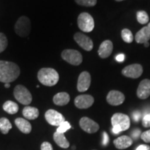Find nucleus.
Returning <instances> with one entry per match:
<instances>
[{"label":"nucleus","instance_id":"nucleus-30","mask_svg":"<svg viewBox=\"0 0 150 150\" xmlns=\"http://www.w3.org/2000/svg\"><path fill=\"white\" fill-rule=\"evenodd\" d=\"M142 126L144 127H150V113H148L144 116L142 121Z\"/></svg>","mask_w":150,"mask_h":150},{"label":"nucleus","instance_id":"nucleus-31","mask_svg":"<svg viewBox=\"0 0 150 150\" xmlns=\"http://www.w3.org/2000/svg\"><path fill=\"white\" fill-rule=\"evenodd\" d=\"M141 138L143 141H145L147 143L150 142V130L146 131L141 134Z\"/></svg>","mask_w":150,"mask_h":150},{"label":"nucleus","instance_id":"nucleus-2","mask_svg":"<svg viewBox=\"0 0 150 150\" xmlns=\"http://www.w3.org/2000/svg\"><path fill=\"white\" fill-rule=\"evenodd\" d=\"M38 79L42 85L54 86L59 80V75L54 69L42 68L38 72Z\"/></svg>","mask_w":150,"mask_h":150},{"label":"nucleus","instance_id":"nucleus-32","mask_svg":"<svg viewBox=\"0 0 150 150\" xmlns=\"http://www.w3.org/2000/svg\"><path fill=\"white\" fill-rule=\"evenodd\" d=\"M41 150H53V147L50 142H42L40 147Z\"/></svg>","mask_w":150,"mask_h":150},{"label":"nucleus","instance_id":"nucleus-26","mask_svg":"<svg viewBox=\"0 0 150 150\" xmlns=\"http://www.w3.org/2000/svg\"><path fill=\"white\" fill-rule=\"evenodd\" d=\"M136 18L138 22L142 24H145L149 22V16H148V14L144 11H138L136 14Z\"/></svg>","mask_w":150,"mask_h":150},{"label":"nucleus","instance_id":"nucleus-20","mask_svg":"<svg viewBox=\"0 0 150 150\" xmlns=\"http://www.w3.org/2000/svg\"><path fill=\"white\" fill-rule=\"evenodd\" d=\"M15 124L17 127L24 134H28L31 131V125L27 120L18 117L15 120Z\"/></svg>","mask_w":150,"mask_h":150},{"label":"nucleus","instance_id":"nucleus-39","mask_svg":"<svg viewBox=\"0 0 150 150\" xmlns=\"http://www.w3.org/2000/svg\"><path fill=\"white\" fill-rule=\"evenodd\" d=\"M144 45H145V47H149V43L148 42H146L144 43Z\"/></svg>","mask_w":150,"mask_h":150},{"label":"nucleus","instance_id":"nucleus-15","mask_svg":"<svg viewBox=\"0 0 150 150\" xmlns=\"http://www.w3.org/2000/svg\"><path fill=\"white\" fill-rule=\"evenodd\" d=\"M137 96L141 99H145L150 96L149 79H144L140 82L137 89Z\"/></svg>","mask_w":150,"mask_h":150},{"label":"nucleus","instance_id":"nucleus-7","mask_svg":"<svg viewBox=\"0 0 150 150\" xmlns=\"http://www.w3.org/2000/svg\"><path fill=\"white\" fill-rule=\"evenodd\" d=\"M61 57L64 61L72 65H80L83 61L81 54L77 50H64L61 53Z\"/></svg>","mask_w":150,"mask_h":150},{"label":"nucleus","instance_id":"nucleus-27","mask_svg":"<svg viewBox=\"0 0 150 150\" xmlns=\"http://www.w3.org/2000/svg\"><path fill=\"white\" fill-rule=\"evenodd\" d=\"M71 128L70 124L68 122L65 121L63 123H61V125L58 127L57 129H56V132L61 133V134H64L65 132H66L67 130H69Z\"/></svg>","mask_w":150,"mask_h":150},{"label":"nucleus","instance_id":"nucleus-37","mask_svg":"<svg viewBox=\"0 0 150 150\" xmlns=\"http://www.w3.org/2000/svg\"><path fill=\"white\" fill-rule=\"evenodd\" d=\"M140 131L139 130V129H136V130H135L134 132H133L132 136L134 137V138H137L138 136H140Z\"/></svg>","mask_w":150,"mask_h":150},{"label":"nucleus","instance_id":"nucleus-34","mask_svg":"<svg viewBox=\"0 0 150 150\" xmlns=\"http://www.w3.org/2000/svg\"><path fill=\"white\" fill-rule=\"evenodd\" d=\"M136 150H150V147L147 145H141L138 146Z\"/></svg>","mask_w":150,"mask_h":150},{"label":"nucleus","instance_id":"nucleus-41","mask_svg":"<svg viewBox=\"0 0 150 150\" xmlns=\"http://www.w3.org/2000/svg\"><path fill=\"white\" fill-rule=\"evenodd\" d=\"M115 1H124V0H115Z\"/></svg>","mask_w":150,"mask_h":150},{"label":"nucleus","instance_id":"nucleus-19","mask_svg":"<svg viewBox=\"0 0 150 150\" xmlns=\"http://www.w3.org/2000/svg\"><path fill=\"white\" fill-rule=\"evenodd\" d=\"M70 100V97L68 93L65 92L57 93L53 97V102L57 106H65L67 104Z\"/></svg>","mask_w":150,"mask_h":150},{"label":"nucleus","instance_id":"nucleus-22","mask_svg":"<svg viewBox=\"0 0 150 150\" xmlns=\"http://www.w3.org/2000/svg\"><path fill=\"white\" fill-rule=\"evenodd\" d=\"M54 140L61 148L67 149L70 146V143L67 138H65L64 134H61V133H58L56 131L54 134Z\"/></svg>","mask_w":150,"mask_h":150},{"label":"nucleus","instance_id":"nucleus-23","mask_svg":"<svg viewBox=\"0 0 150 150\" xmlns=\"http://www.w3.org/2000/svg\"><path fill=\"white\" fill-rule=\"evenodd\" d=\"M3 109L11 115H13L18 112L19 106L16 102L12 101H7L3 105Z\"/></svg>","mask_w":150,"mask_h":150},{"label":"nucleus","instance_id":"nucleus-35","mask_svg":"<svg viewBox=\"0 0 150 150\" xmlns=\"http://www.w3.org/2000/svg\"><path fill=\"white\" fill-rule=\"evenodd\" d=\"M104 139H103V145H106L108 144V140H109V138H108V134H106V132H104Z\"/></svg>","mask_w":150,"mask_h":150},{"label":"nucleus","instance_id":"nucleus-8","mask_svg":"<svg viewBox=\"0 0 150 150\" xmlns=\"http://www.w3.org/2000/svg\"><path fill=\"white\" fill-rule=\"evenodd\" d=\"M47 122L52 126L59 127L61 123L65 121L64 116L55 110L50 109L45 112V115Z\"/></svg>","mask_w":150,"mask_h":150},{"label":"nucleus","instance_id":"nucleus-1","mask_svg":"<svg viewBox=\"0 0 150 150\" xmlns=\"http://www.w3.org/2000/svg\"><path fill=\"white\" fill-rule=\"evenodd\" d=\"M20 74V69L16 63L0 61V82L10 83L16 80Z\"/></svg>","mask_w":150,"mask_h":150},{"label":"nucleus","instance_id":"nucleus-14","mask_svg":"<svg viewBox=\"0 0 150 150\" xmlns=\"http://www.w3.org/2000/svg\"><path fill=\"white\" fill-rule=\"evenodd\" d=\"M125 99L124 94L117 91H111L108 93L106 100L112 106H119L122 104Z\"/></svg>","mask_w":150,"mask_h":150},{"label":"nucleus","instance_id":"nucleus-6","mask_svg":"<svg viewBox=\"0 0 150 150\" xmlns=\"http://www.w3.org/2000/svg\"><path fill=\"white\" fill-rule=\"evenodd\" d=\"M78 27L84 32H91L95 27L93 18L88 13H81L77 19Z\"/></svg>","mask_w":150,"mask_h":150},{"label":"nucleus","instance_id":"nucleus-38","mask_svg":"<svg viewBox=\"0 0 150 150\" xmlns=\"http://www.w3.org/2000/svg\"><path fill=\"white\" fill-rule=\"evenodd\" d=\"M4 87L6 88H8L10 87V83H5Z\"/></svg>","mask_w":150,"mask_h":150},{"label":"nucleus","instance_id":"nucleus-9","mask_svg":"<svg viewBox=\"0 0 150 150\" xmlns=\"http://www.w3.org/2000/svg\"><path fill=\"white\" fill-rule=\"evenodd\" d=\"M143 72V69L141 65L132 64L125 67L122 70V73L124 76L129 78L137 79L140 77Z\"/></svg>","mask_w":150,"mask_h":150},{"label":"nucleus","instance_id":"nucleus-33","mask_svg":"<svg viewBox=\"0 0 150 150\" xmlns=\"http://www.w3.org/2000/svg\"><path fill=\"white\" fill-rule=\"evenodd\" d=\"M140 112L139 111H136L133 113V119L134 120L135 122H138L140 118Z\"/></svg>","mask_w":150,"mask_h":150},{"label":"nucleus","instance_id":"nucleus-24","mask_svg":"<svg viewBox=\"0 0 150 150\" xmlns=\"http://www.w3.org/2000/svg\"><path fill=\"white\" fill-rule=\"evenodd\" d=\"M12 129V125L7 118L2 117L0 119V131L3 134H7Z\"/></svg>","mask_w":150,"mask_h":150},{"label":"nucleus","instance_id":"nucleus-5","mask_svg":"<svg viewBox=\"0 0 150 150\" xmlns=\"http://www.w3.org/2000/svg\"><path fill=\"white\" fill-rule=\"evenodd\" d=\"M13 94L15 98L22 104L29 105L32 102V95L29 90L24 86H17L14 89Z\"/></svg>","mask_w":150,"mask_h":150},{"label":"nucleus","instance_id":"nucleus-11","mask_svg":"<svg viewBox=\"0 0 150 150\" xmlns=\"http://www.w3.org/2000/svg\"><path fill=\"white\" fill-rule=\"evenodd\" d=\"M79 125L81 128L88 134H94L99 129L98 124L87 117H83L80 120Z\"/></svg>","mask_w":150,"mask_h":150},{"label":"nucleus","instance_id":"nucleus-25","mask_svg":"<svg viewBox=\"0 0 150 150\" xmlns=\"http://www.w3.org/2000/svg\"><path fill=\"white\" fill-rule=\"evenodd\" d=\"M122 40L127 43H131L134 40V36L130 30L128 29H124L121 32Z\"/></svg>","mask_w":150,"mask_h":150},{"label":"nucleus","instance_id":"nucleus-40","mask_svg":"<svg viewBox=\"0 0 150 150\" xmlns=\"http://www.w3.org/2000/svg\"><path fill=\"white\" fill-rule=\"evenodd\" d=\"M147 27H148V28H149V30H150V22H149V24H148Z\"/></svg>","mask_w":150,"mask_h":150},{"label":"nucleus","instance_id":"nucleus-29","mask_svg":"<svg viewBox=\"0 0 150 150\" xmlns=\"http://www.w3.org/2000/svg\"><path fill=\"white\" fill-rule=\"evenodd\" d=\"M76 4L83 6H94L96 5L97 0H75Z\"/></svg>","mask_w":150,"mask_h":150},{"label":"nucleus","instance_id":"nucleus-16","mask_svg":"<svg viewBox=\"0 0 150 150\" xmlns=\"http://www.w3.org/2000/svg\"><path fill=\"white\" fill-rule=\"evenodd\" d=\"M112 42L110 40H105L102 42L98 50V54L102 59L108 58L112 52Z\"/></svg>","mask_w":150,"mask_h":150},{"label":"nucleus","instance_id":"nucleus-28","mask_svg":"<svg viewBox=\"0 0 150 150\" xmlns=\"http://www.w3.org/2000/svg\"><path fill=\"white\" fill-rule=\"evenodd\" d=\"M8 45V40L3 33H0V53L4 51Z\"/></svg>","mask_w":150,"mask_h":150},{"label":"nucleus","instance_id":"nucleus-17","mask_svg":"<svg viewBox=\"0 0 150 150\" xmlns=\"http://www.w3.org/2000/svg\"><path fill=\"white\" fill-rule=\"evenodd\" d=\"M115 147L118 149H125L133 144L132 138L127 136H122L116 138L113 141Z\"/></svg>","mask_w":150,"mask_h":150},{"label":"nucleus","instance_id":"nucleus-13","mask_svg":"<svg viewBox=\"0 0 150 150\" xmlns=\"http://www.w3.org/2000/svg\"><path fill=\"white\" fill-rule=\"evenodd\" d=\"M91 83V74L84 71L79 76L77 81V90L79 92H85L89 88Z\"/></svg>","mask_w":150,"mask_h":150},{"label":"nucleus","instance_id":"nucleus-4","mask_svg":"<svg viewBox=\"0 0 150 150\" xmlns=\"http://www.w3.org/2000/svg\"><path fill=\"white\" fill-rule=\"evenodd\" d=\"M31 22L27 17L22 16L15 24V31L20 37H27L31 32Z\"/></svg>","mask_w":150,"mask_h":150},{"label":"nucleus","instance_id":"nucleus-12","mask_svg":"<svg viewBox=\"0 0 150 150\" xmlns=\"http://www.w3.org/2000/svg\"><path fill=\"white\" fill-rule=\"evenodd\" d=\"M94 103V98L90 95H79L74 99V104L80 109H86L91 107Z\"/></svg>","mask_w":150,"mask_h":150},{"label":"nucleus","instance_id":"nucleus-36","mask_svg":"<svg viewBox=\"0 0 150 150\" xmlns=\"http://www.w3.org/2000/svg\"><path fill=\"white\" fill-rule=\"evenodd\" d=\"M116 60H117L118 62L124 61V60H125V55H124L123 54H119V55L116 56Z\"/></svg>","mask_w":150,"mask_h":150},{"label":"nucleus","instance_id":"nucleus-3","mask_svg":"<svg viewBox=\"0 0 150 150\" xmlns=\"http://www.w3.org/2000/svg\"><path fill=\"white\" fill-rule=\"evenodd\" d=\"M112 131L114 134H118L121 131H126L130 127V118L125 114L117 112L111 117Z\"/></svg>","mask_w":150,"mask_h":150},{"label":"nucleus","instance_id":"nucleus-18","mask_svg":"<svg viewBox=\"0 0 150 150\" xmlns=\"http://www.w3.org/2000/svg\"><path fill=\"white\" fill-rule=\"evenodd\" d=\"M150 39V30L147 26L144 27L138 31L135 36V40L137 43H145L148 42Z\"/></svg>","mask_w":150,"mask_h":150},{"label":"nucleus","instance_id":"nucleus-10","mask_svg":"<svg viewBox=\"0 0 150 150\" xmlns=\"http://www.w3.org/2000/svg\"><path fill=\"white\" fill-rule=\"evenodd\" d=\"M74 39L81 47L86 51H91L93 48V42L88 36L82 33H76Z\"/></svg>","mask_w":150,"mask_h":150},{"label":"nucleus","instance_id":"nucleus-21","mask_svg":"<svg viewBox=\"0 0 150 150\" xmlns=\"http://www.w3.org/2000/svg\"><path fill=\"white\" fill-rule=\"evenodd\" d=\"M22 114L27 120H35L38 117L39 110L38 108L32 106H26L23 108Z\"/></svg>","mask_w":150,"mask_h":150}]
</instances>
